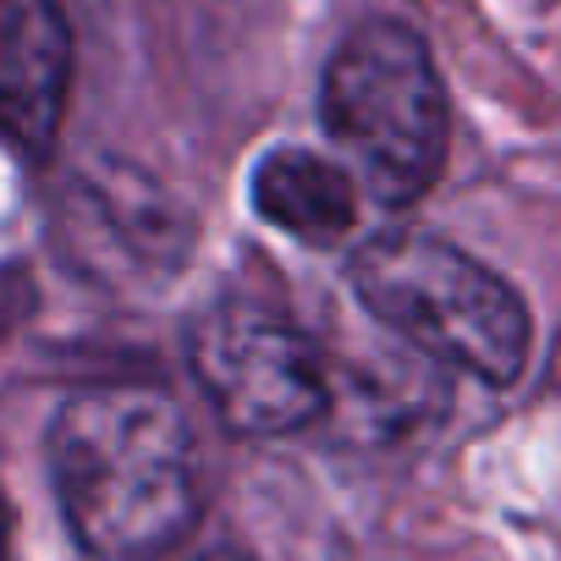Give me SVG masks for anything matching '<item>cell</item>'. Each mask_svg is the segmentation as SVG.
Returning <instances> with one entry per match:
<instances>
[{
	"instance_id": "3957f363",
	"label": "cell",
	"mask_w": 561,
	"mask_h": 561,
	"mask_svg": "<svg viewBox=\"0 0 561 561\" xmlns=\"http://www.w3.org/2000/svg\"><path fill=\"white\" fill-rule=\"evenodd\" d=\"M320 122L386 209L419 204L446 165V89L430 45L397 23H358L320 78Z\"/></svg>"
},
{
	"instance_id": "7a4b0ae2",
	"label": "cell",
	"mask_w": 561,
	"mask_h": 561,
	"mask_svg": "<svg viewBox=\"0 0 561 561\" xmlns=\"http://www.w3.org/2000/svg\"><path fill=\"white\" fill-rule=\"evenodd\" d=\"M347 280L380 331L440 369L473 375L484 386H512L528 364L534 325L523 298L446 237L380 231L353 253Z\"/></svg>"
},
{
	"instance_id": "8992f818",
	"label": "cell",
	"mask_w": 561,
	"mask_h": 561,
	"mask_svg": "<svg viewBox=\"0 0 561 561\" xmlns=\"http://www.w3.org/2000/svg\"><path fill=\"white\" fill-rule=\"evenodd\" d=\"M253 209L275 231H287L298 242H342L358 226V182L336 160L314 149H270L253 165Z\"/></svg>"
},
{
	"instance_id": "6da1fadb",
	"label": "cell",
	"mask_w": 561,
	"mask_h": 561,
	"mask_svg": "<svg viewBox=\"0 0 561 561\" xmlns=\"http://www.w3.org/2000/svg\"><path fill=\"white\" fill-rule=\"evenodd\" d=\"M50 479L94 561H160L204 506L187 413L160 386H89L50 419Z\"/></svg>"
},
{
	"instance_id": "52a82bcc",
	"label": "cell",
	"mask_w": 561,
	"mask_h": 561,
	"mask_svg": "<svg viewBox=\"0 0 561 561\" xmlns=\"http://www.w3.org/2000/svg\"><path fill=\"white\" fill-rule=\"evenodd\" d=\"M204 561H242V556H204Z\"/></svg>"
},
{
	"instance_id": "277c9868",
	"label": "cell",
	"mask_w": 561,
	"mask_h": 561,
	"mask_svg": "<svg viewBox=\"0 0 561 561\" xmlns=\"http://www.w3.org/2000/svg\"><path fill=\"white\" fill-rule=\"evenodd\" d=\"M187 369L242 440L298 435L331 413L320 342L259 298H209L187 320Z\"/></svg>"
},
{
	"instance_id": "5b68a950",
	"label": "cell",
	"mask_w": 561,
	"mask_h": 561,
	"mask_svg": "<svg viewBox=\"0 0 561 561\" xmlns=\"http://www.w3.org/2000/svg\"><path fill=\"white\" fill-rule=\"evenodd\" d=\"M72 94V23L61 0H0V138L45 160Z\"/></svg>"
}]
</instances>
